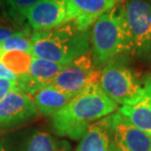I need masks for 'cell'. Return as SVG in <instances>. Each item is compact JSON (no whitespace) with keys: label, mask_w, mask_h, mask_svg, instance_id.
Listing matches in <instances>:
<instances>
[{"label":"cell","mask_w":151,"mask_h":151,"mask_svg":"<svg viewBox=\"0 0 151 151\" xmlns=\"http://www.w3.org/2000/svg\"><path fill=\"white\" fill-rule=\"evenodd\" d=\"M99 86L108 97L122 105L134 100L142 88L132 69L120 58L111 60L104 66Z\"/></svg>","instance_id":"obj_4"},{"label":"cell","mask_w":151,"mask_h":151,"mask_svg":"<svg viewBox=\"0 0 151 151\" xmlns=\"http://www.w3.org/2000/svg\"><path fill=\"white\" fill-rule=\"evenodd\" d=\"M0 78H8V80L11 81H17V75L13 73L11 70H9L1 62H0Z\"/></svg>","instance_id":"obj_22"},{"label":"cell","mask_w":151,"mask_h":151,"mask_svg":"<svg viewBox=\"0 0 151 151\" xmlns=\"http://www.w3.org/2000/svg\"><path fill=\"white\" fill-rule=\"evenodd\" d=\"M28 26L29 25L25 23V21H21L12 17L8 12L0 15V42L16 35Z\"/></svg>","instance_id":"obj_18"},{"label":"cell","mask_w":151,"mask_h":151,"mask_svg":"<svg viewBox=\"0 0 151 151\" xmlns=\"http://www.w3.org/2000/svg\"><path fill=\"white\" fill-rule=\"evenodd\" d=\"M14 151H71V145L67 140L35 129L29 132Z\"/></svg>","instance_id":"obj_13"},{"label":"cell","mask_w":151,"mask_h":151,"mask_svg":"<svg viewBox=\"0 0 151 151\" xmlns=\"http://www.w3.org/2000/svg\"><path fill=\"white\" fill-rule=\"evenodd\" d=\"M90 29L83 31L75 21L47 31L32 35V54L34 57L67 65L89 51Z\"/></svg>","instance_id":"obj_2"},{"label":"cell","mask_w":151,"mask_h":151,"mask_svg":"<svg viewBox=\"0 0 151 151\" xmlns=\"http://www.w3.org/2000/svg\"><path fill=\"white\" fill-rule=\"evenodd\" d=\"M101 72L95 68L90 52L69 63L60 71L51 86L75 97L89 84L99 83Z\"/></svg>","instance_id":"obj_6"},{"label":"cell","mask_w":151,"mask_h":151,"mask_svg":"<svg viewBox=\"0 0 151 151\" xmlns=\"http://www.w3.org/2000/svg\"><path fill=\"white\" fill-rule=\"evenodd\" d=\"M112 151H151V135L132 126L119 111L109 115Z\"/></svg>","instance_id":"obj_9"},{"label":"cell","mask_w":151,"mask_h":151,"mask_svg":"<svg viewBox=\"0 0 151 151\" xmlns=\"http://www.w3.org/2000/svg\"><path fill=\"white\" fill-rule=\"evenodd\" d=\"M32 35L31 27L28 26L16 35L0 42V51L3 53L6 51L19 50L32 54Z\"/></svg>","instance_id":"obj_17"},{"label":"cell","mask_w":151,"mask_h":151,"mask_svg":"<svg viewBox=\"0 0 151 151\" xmlns=\"http://www.w3.org/2000/svg\"><path fill=\"white\" fill-rule=\"evenodd\" d=\"M24 20L35 32L47 31L75 20L68 0H41L28 9Z\"/></svg>","instance_id":"obj_7"},{"label":"cell","mask_w":151,"mask_h":151,"mask_svg":"<svg viewBox=\"0 0 151 151\" xmlns=\"http://www.w3.org/2000/svg\"><path fill=\"white\" fill-rule=\"evenodd\" d=\"M38 113L42 116H53L66 106L73 96L61 91L53 86H44L32 95Z\"/></svg>","instance_id":"obj_14"},{"label":"cell","mask_w":151,"mask_h":151,"mask_svg":"<svg viewBox=\"0 0 151 151\" xmlns=\"http://www.w3.org/2000/svg\"><path fill=\"white\" fill-rule=\"evenodd\" d=\"M92 61L95 68L105 66L113 59L132 53V43L127 26L123 3L102 14L90 35Z\"/></svg>","instance_id":"obj_3"},{"label":"cell","mask_w":151,"mask_h":151,"mask_svg":"<svg viewBox=\"0 0 151 151\" xmlns=\"http://www.w3.org/2000/svg\"><path fill=\"white\" fill-rule=\"evenodd\" d=\"M34 98L19 87L0 100V129H12L31 122L38 116Z\"/></svg>","instance_id":"obj_8"},{"label":"cell","mask_w":151,"mask_h":151,"mask_svg":"<svg viewBox=\"0 0 151 151\" xmlns=\"http://www.w3.org/2000/svg\"><path fill=\"white\" fill-rule=\"evenodd\" d=\"M17 86L22 90L23 92L29 95H35L38 90L47 86L46 84L42 83L29 73L17 76Z\"/></svg>","instance_id":"obj_19"},{"label":"cell","mask_w":151,"mask_h":151,"mask_svg":"<svg viewBox=\"0 0 151 151\" xmlns=\"http://www.w3.org/2000/svg\"><path fill=\"white\" fill-rule=\"evenodd\" d=\"M123 6L132 38V54L151 59V0H126Z\"/></svg>","instance_id":"obj_5"},{"label":"cell","mask_w":151,"mask_h":151,"mask_svg":"<svg viewBox=\"0 0 151 151\" xmlns=\"http://www.w3.org/2000/svg\"><path fill=\"white\" fill-rule=\"evenodd\" d=\"M32 60L31 53L19 50L6 51L0 55V62L17 76L29 73Z\"/></svg>","instance_id":"obj_16"},{"label":"cell","mask_w":151,"mask_h":151,"mask_svg":"<svg viewBox=\"0 0 151 151\" xmlns=\"http://www.w3.org/2000/svg\"><path fill=\"white\" fill-rule=\"evenodd\" d=\"M119 112L138 129L151 135V78H147L134 100L123 104Z\"/></svg>","instance_id":"obj_10"},{"label":"cell","mask_w":151,"mask_h":151,"mask_svg":"<svg viewBox=\"0 0 151 151\" xmlns=\"http://www.w3.org/2000/svg\"><path fill=\"white\" fill-rule=\"evenodd\" d=\"M17 87V81H11L8 78H0V100L4 96Z\"/></svg>","instance_id":"obj_21"},{"label":"cell","mask_w":151,"mask_h":151,"mask_svg":"<svg viewBox=\"0 0 151 151\" xmlns=\"http://www.w3.org/2000/svg\"><path fill=\"white\" fill-rule=\"evenodd\" d=\"M75 151H112L109 116L89 127Z\"/></svg>","instance_id":"obj_12"},{"label":"cell","mask_w":151,"mask_h":151,"mask_svg":"<svg viewBox=\"0 0 151 151\" xmlns=\"http://www.w3.org/2000/svg\"><path fill=\"white\" fill-rule=\"evenodd\" d=\"M75 15V23L83 31L90 29L95 21L123 0H68Z\"/></svg>","instance_id":"obj_11"},{"label":"cell","mask_w":151,"mask_h":151,"mask_svg":"<svg viewBox=\"0 0 151 151\" xmlns=\"http://www.w3.org/2000/svg\"><path fill=\"white\" fill-rule=\"evenodd\" d=\"M66 65L51 62L48 60L37 58L32 56V60L29 66V74L35 78L42 83L50 86L56 76Z\"/></svg>","instance_id":"obj_15"},{"label":"cell","mask_w":151,"mask_h":151,"mask_svg":"<svg viewBox=\"0 0 151 151\" xmlns=\"http://www.w3.org/2000/svg\"><path fill=\"white\" fill-rule=\"evenodd\" d=\"M0 151H6L5 147H4V145H3L2 142H0Z\"/></svg>","instance_id":"obj_24"},{"label":"cell","mask_w":151,"mask_h":151,"mask_svg":"<svg viewBox=\"0 0 151 151\" xmlns=\"http://www.w3.org/2000/svg\"><path fill=\"white\" fill-rule=\"evenodd\" d=\"M40 1L41 0H6L7 12L12 17L21 21H25L23 18L24 13Z\"/></svg>","instance_id":"obj_20"},{"label":"cell","mask_w":151,"mask_h":151,"mask_svg":"<svg viewBox=\"0 0 151 151\" xmlns=\"http://www.w3.org/2000/svg\"><path fill=\"white\" fill-rule=\"evenodd\" d=\"M6 5V0H0V9H2Z\"/></svg>","instance_id":"obj_23"},{"label":"cell","mask_w":151,"mask_h":151,"mask_svg":"<svg viewBox=\"0 0 151 151\" xmlns=\"http://www.w3.org/2000/svg\"><path fill=\"white\" fill-rule=\"evenodd\" d=\"M118 110V103L105 94L99 83L89 84L51 116L54 132L60 137L80 140L98 120Z\"/></svg>","instance_id":"obj_1"}]
</instances>
